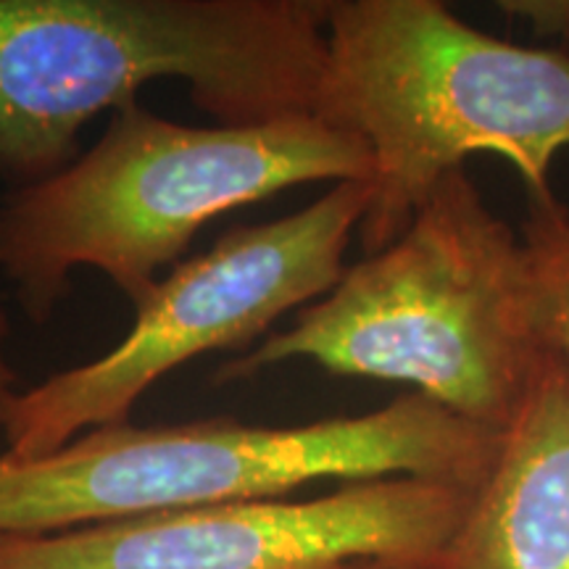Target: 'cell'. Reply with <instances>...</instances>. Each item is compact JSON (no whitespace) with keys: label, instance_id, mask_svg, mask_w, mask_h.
I'll return each instance as SVG.
<instances>
[{"label":"cell","instance_id":"8fae6325","mask_svg":"<svg viewBox=\"0 0 569 569\" xmlns=\"http://www.w3.org/2000/svg\"><path fill=\"white\" fill-rule=\"evenodd\" d=\"M9 338H11V317L9 311H6V306L0 303V393L3 390H13L17 388V369H13L9 353H6V348H9Z\"/></svg>","mask_w":569,"mask_h":569},{"label":"cell","instance_id":"3957f363","mask_svg":"<svg viewBox=\"0 0 569 569\" xmlns=\"http://www.w3.org/2000/svg\"><path fill=\"white\" fill-rule=\"evenodd\" d=\"M317 117L372 159L359 227L372 256L475 153L509 161L530 203L553 198V159L569 148V53L496 38L440 0H330Z\"/></svg>","mask_w":569,"mask_h":569},{"label":"cell","instance_id":"9c48e42d","mask_svg":"<svg viewBox=\"0 0 569 569\" xmlns=\"http://www.w3.org/2000/svg\"><path fill=\"white\" fill-rule=\"evenodd\" d=\"M522 243L532 332L543 348L569 356V209L557 196L530 203Z\"/></svg>","mask_w":569,"mask_h":569},{"label":"cell","instance_id":"6da1fadb","mask_svg":"<svg viewBox=\"0 0 569 569\" xmlns=\"http://www.w3.org/2000/svg\"><path fill=\"white\" fill-rule=\"evenodd\" d=\"M330 0H0V177L40 182L82 127L188 84L222 127L317 117Z\"/></svg>","mask_w":569,"mask_h":569},{"label":"cell","instance_id":"52a82bcc","mask_svg":"<svg viewBox=\"0 0 569 569\" xmlns=\"http://www.w3.org/2000/svg\"><path fill=\"white\" fill-rule=\"evenodd\" d=\"M472 493L457 482L382 478L317 498L153 511L42 536H0V569L419 567L453 536Z\"/></svg>","mask_w":569,"mask_h":569},{"label":"cell","instance_id":"8992f818","mask_svg":"<svg viewBox=\"0 0 569 569\" xmlns=\"http://www.w3.org/2000/svg\"><path fill=\"white\" fill-rule=\"evenodd\" d=\"M372 201V182H338L301 211L232 227L177 264L134 309L122 343L40 386L0 393L3 459L38 461L101 427L130 422L156 382L211 351L251 348L274 322L330 293Z\"/></svg>","mask_w":569,"mask_h":569},{"label":"cell","instance_id":"277c9868","mask_svg":"<svg viewBox=\"0 0 569 569\" xmlns=\"http://www.w3.org/2000/svg\"><path fill=\"white\" fill-rule=\"evenodd\" d=\"M540 348L522 238L457 169L393 243L346 267L330 293L303 306L288 330L224 361L213 382L315 361L332 375L401 382L501 432Z\"/></svg>","mask_w":569,"mask_h":569},{"label":"cell","instance_id":"30bf717a","mask_svg":"<svg viewBox=\"0 0 569 569\" xmlns=\"http://www.w3.org/2000/svg\"><path fill=\"white\" fill-rule=\"evenodd\" d=\"M496 9L522 21L538 38L569 42V0H498Z\"/></svg>","mask_w":569,"mask_h":569},{"label":"cell","instance_id":"5b68a950","mask_svg":"<svg viewBox=\"0 0 569 569\" xmlns=\"http://www.w3.org/2000/svg\"><path fill=\"white\" fill-rule=\"evenodd\" d=\"M498 430L419 393L309 425L238 419L101 427L51 457H0V536H42L111 519L284 498L317 480L422 478L478 488Z\"/></svg>","mask_w":569,"mask_h":569},{"label":"cell","instance_id":"ba28073f","mask_svg":"<svg viewBox=\"0 0 569 569\" xmlns=\"http://www.w3.org/2000/svg\"><path fill=\"white\" fill-rule=\"evenodd\" d=\"M411 569H569V356L540 348L453 536Z\"/></svg>","mask_w":569,"mask_h":569},{"label":"cell","instance_id":"7a4b0ae2","mask_svg":"<svg viewBox=\"0 0 569 569\" xmlns=\"http://www.w3.org/2000/svg\"><path fill=\"white\" fill-rule=\"evenodd\" d=\"M348 180H372L367 146L315 113L190 127L138 101L113 111L103 138L69 167L3 196L0 274L38 325L82 267L138 309L211 219L301 184Z\"/></svg>","mask_w":569,"mask_h":569},{"label":"cell","instance_id":"7c38bea8","mask_svg":"<svg viewBox=\"0 0 569 569\" xmlns=\"http://www.w3.org/2000/svg\"><path fill=\"white\" fill-rule=\"evenodd\" d=\"M336 569H411L401 565H388V561H353V565H343Z\"/></svg>","mask_w":569,"mask_h":569}]
</instances>
